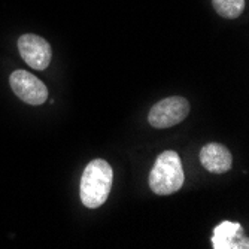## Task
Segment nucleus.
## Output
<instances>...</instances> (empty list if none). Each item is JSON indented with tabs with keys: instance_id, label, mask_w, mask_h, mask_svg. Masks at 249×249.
<instances>
[{
	"instance_id": "f03ea898",
	"label": "nucleus",
	"mask_w": 249,
	"mask_h": 249,
	"mask_svg": "<svg viewBox=\"0 0 249 249\" xmlns=\"http://www.w3.org/2000/svg\"><path fill=\"white\" fill-rule=\"evenodd\" d=\"M184 185V169L180 157L175 151L158 155L149 173V187L157 196H170Z\"/></svg>"
},
{
	"instance_id": "39448f33",
	"label": "nucleus",
	"mask_w": 249,
	"mask_h": 249,
	"mask_svg": "<svg viewBox=\"0 0 249 249\" xmlns=\"http://www.w3.org/2000/svg\"><path fill=\"white\" fill-rule=\"evenodd\" d=\"M18 51L21 58L24 60L30 67L36 71H45L51 63V47L43 37L26 33L18 39Z\"/></svg>"
},
{
	"instance_id": "6e6552de",
	"label": "nucleus",
	"mask_w": 249,
	"mask_h": 249,
	"mask_svg": "<svg viewBox=\"0 0 249 249\" xmlns=\"http://www.w3.org/2000/svg\"><path fill=\"white\" fill-rule=\"evenodd\" d=\"M212 5L218 15L234 19L240 17L245 9V0H212Z\"/></svg>"
},
{
	"instance_id": "20e7f679",
	"label": "nucleus",
	"mask_w": 249,
	"mask_h": 249,
	"mask_svg": "<svg viewBox=\"0 0 249 249\" xmlns=\"http://www.w3.org/2000/svg\"><path fill=\"white\" fill-rule=\"evenodd\" d=\"M9 85L17 97L29 105L39 106L48 99L47 85L26 71H15L9 76Z\"/></svg>"
},
{
	"instance_id": "7ed1b4c3",
	"label": "nucleus",
	"mask_w": 249,
	"mask_h": 249,
	"mask_svg": "<svg viewBox=\"0 0 249 249\" xmlns=\"http://www.w3.org/2000/svg\"><path fill=\"white\" fill-rule=\"evenodd\" d=\"M190 114V103L185 97L173 96L155 103L148 115V121L155 128H169L182 123Z\"/></svg>"
},
{
	"instance_id": "0eeeda50",
	"label": "nucleus",
	"mask_w": 249,
	"mask_h": 249,
	"mask_svg": "<svg viewBox=\"0 0 249 249\" xmlns=\"http://www.w3.org/2000/svg\"><path fill=\"white\" fill-rule=\"evenodd\" d=\"M212 245L215 249H240L249 248L248 239L243 236V229L239 222L224 221L213 230Z\"/></svg>"
},
{
	"instance_id": "423d86ee",
	"label": "nucleus",
	"mask_w": 249,
	"mask_h": 249,
	"mask_svg": "<svg viewBox=\"0 0 249 249\" xmlns=\"http://www.w3.org/2000/svg\"><path fill=\"white\" fill-rule=\"evenodd\" d=\"M200 163L208 172L215 175L227 173L233 166V157L227 146L221 143H208L200 151Z\"/></svg>"
},
{
	"instance_id": "f257e3e1",
	"label": "nucleus",
	"mask_w": 249,
	"mask_h": 249,
	"mask_svg": "<svg viewBox=\"0 0 249 249\" xmlns=\"http://www.w3.org/2000/svg\"><path fill=\"white\" fill-rule=\"evenodd\" d=\"M114 172L107 161L97 158L88 163L81 176L79 196L82 205L88 209L100 208L109 197Z\"/></svg>"
}]
</instances>
